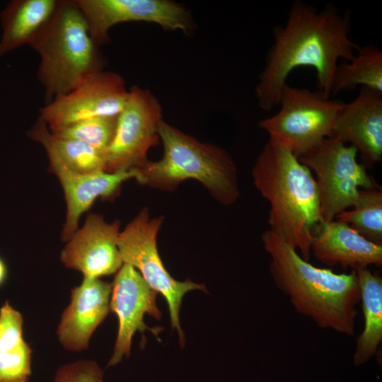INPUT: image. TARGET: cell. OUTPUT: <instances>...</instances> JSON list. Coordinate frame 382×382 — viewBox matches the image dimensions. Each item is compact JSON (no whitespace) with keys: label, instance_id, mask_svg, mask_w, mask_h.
<instances>
[{"label":"cell","instance_id":"1","mask_svg":"<svg viewBox=\"0 0 382 382\" xmlns=\"http://www.w3.org/2000/svg\"><path fill=\"white\" fill-rule=\"evenodd\" d=\"M351 13L331 4L318 10L296 0L282 25L273 29L274 42L255 86L257 104L269 111L279 104L290 73L300 66L313 67L318 91L330 98L333 75L340 59L350 61L359 46L349 36Z\"/></svg>","mask_w":382,"mask_h":382},{"label":"cell","instance_id":"2","mask_svg":"<svg viewBox=\"0 0 382 382\" xmlns=\"http://www.w3.org/2000/svg\"><path fill=\"white\" fill-rule=\"evenodd\" d=\"M270 257L269 271L274 284L297 313L320 328L352 336L360 289L355 271L335 273L306 261L278 235L266 230L261 236Z\"/></svg>","mask_w":382,"mask_h":382},{"label":"cell","instance_id":"3","mask_svg":"<svg viewBox=\"0 0 382 382\" xmlns=\"http://www.w3.org/2000/svg\"><path fill=\"white\" fill-rule=\"evenodd\" d=\"M254 186L270 204V230L308 261L313 233L323 221L311 170L289 151L267 141L252 168Z\"/></svg>","mask_w":382,"mask_h":382},{"label":"cell","instance_id":"4","mask_svg":"<svg viewBox=\"0 0 382 382\" xmlns=\"http://www.w3.org/2000/svg\"><path fill=\"white\" fill-rule=\"evenodd\" d=\"M158 134L163 154L156 161L147 160L137 169L139 183L165 190L194 179L201 183L219 203L231 205L239 196L238 171L224 149L202 142L161 120Z\"/></svg>","mask_w":382,"mask_h":382},{"label":"cell","instance_id":"5","mask_svg":"<svg viewBox=\"0 0 382 382\" xmlns=\"http://www.w3.org/2000/svg\"><path fill=\"white\" fill-rule=\"evenodd\" d=\"M29 45L40 57L37 76L46 103L69 93L105 66L74 0H59L52 19Z\"/></svg>","mask_w":382,"mask_h":382},{"label":"cell","instance_id":"6","mask_svg":"<svg viewBox=\"0 0 382 382\" xmlns=\"http://www.w3.org/2000/svg\"><path fill=\"white\" fill-rule=\"evenodd\" d=\"M344 103L330 100L320 91L285 83L279 111L258 122L268 141L297 158L330 137L335 120Z\"/></svg>","mask_w":382,"mask_h":382},{"label":"cell","instance_id":"7","mask_svg":"<svg viewBox=\"0 0 382 382\" xmlns=\"http://www.w3.org/2000/svg\"><path fill=\"white\" fill-rule=\"evenodd\" d=\"M357 154L354 146L328 137L298 157L316 175L323 221L353 207L361 189L379 186L358 163Z\"/></svg>","mask_w":382,"mask_h":382},{"label":"cell","instance_id":"8","mask_svg":"<svg viewBox=\"0 0 382 382\" xmlns=\"http://www.w3.org/2000/svg\"><path fill=\"white\" fill-rule=\"evenodd\" d=\"M163 221V216L150 219L148 209L144 208L120 233L117 245L123 263L138 270L146 282L164 296L172 328L178 330L183 342L184 333L179 317L183 297L192 290L207 291L204 284L174 279L165 268L156 245L157 234Z\"/></svg>","mask_w":382,"mask_h":382},{"label":"cell","instance_id":"9","mask_svg":"<svg viewBox=\"0 0 382 382\" xmlns=\"http://www.w3.org/2000/svg\"><path fill=\"white\" fill-rule=\"evenodd\" d=\"M161 120L162 108L154 95L148 89L132 86L105 153V171L113 173L143 166L149 150L161 141Z\"/></svg>","mask_w":382,"mask_h":382},{"label":"cell","instance_id":"10","mask_svg":"<svg viewBox=\"0 0 382 382\" xmlns=\"http://www.w3.org/2000/svg\"><path fill=\"white\" fill-rule=\"evenodd\" d=\"M87 23L90 35L100 47L110 42L109 30L125 22L156 23L190 35L197 25L188 8L170 0H74Z\"/></svg>","mask_w":382,"mask_h":382},{"label":"cell","instance_id":"11","mask_svg":"<svg viewBox=\"0 0 382 382\" xmlns=\"http://www.w3.org/2000/svg\"><path fill=\"white\" fill-rule=\"evenodd\" d=\"M128 91L122 76L102 70L69 93L46 103L40 109L39 117L53 130L88 118L118 116Z\"/></svg>","mask_w":382,"mask_h":382},{"label":"cell","instance_id":"12","mask_svg":"<svg viewBox=\"0 0 382 382\" xmlns=\"http://www.w3.org/2000/svg\"><path fill=\"white\" fill-rule=\"evenodd\" d=\"M110 311L119 321L114 352L108 366L120 363L125 356L130 354L132 339L137 331H153L144 322L146 313L159 319L157 307L158 292L153 289L134 267L123 263L111 284Z\"/></svg>","mask_w":382,"mask_h":382},{"label":"cell","instance_id":"13","mask_svg":"<svg viewBox=\"0 0 382 382\" xmlns=\"http://www.w3.org/2000/svg\"><path fill=\"white\" fill-rule=\"evenodd\" d=\"M120 224L108 223L98 214H89L81 228L67 241L60 260L86 278L117 272L123 265L118 249Z\"/></svg>","mask_w":382,"mask_h":382},{"label":"cell","instance_id":"14","mask_svg":"<svg viewBox=\"0 0 382 382\" xmlns=\"http://www.w3.org/2000/svg\"><path fill=\"white\" fill-rule=\"evenodd\" d=\"M330 138L349 143L359 152L366 168L382 158V93L361 87L357 98L343 103Z\"/></svg>","mask_w":382,"mask_h":382},{"label":"cell","instance_id":"15","mask_svg":"<svg viewBox=\"0 0 382 382\" xmlns=\"http://www.w3.org/2000/svg\"><path fill=\"white\" fill-rule=\"evenodd\" d=\"M112 285L100 278H86L71 290V301L62 314L57 335L69 351L88 348L97 327L110 311Z\"/></svg>","mask_w":382,"mask_h":382},{"label":"cell","instance_id":"16","mask_svg":"<svg viewBox=\"0 0 382 382\" xmlns=\"http://www.w3.org/2000/svg\"><path fill=\"white\" fill-rule=\"evenodd\" d=\"M50 168L59 178L66 202V215L61 238L67 242L79 229L81 215L88 210L98 197L115 195L123 182L136 178L137 169L113 173L99 171L80 174L67 169L52 152L46 151Z\"/></svg>","mask_w":382,"mask_h":382},{"label":"cell","instance_id":"17","mask_svg":"<svg viewBox=\"0 0 382 382\" xmlns=\"http://www.w3.org/2000/svg\"><path fill=\"white\" fill-rule=\"evenodd\" d=\"M320 262L353 270L381 267L382 245L374 243L338 220L323 221L313 234L311 253Z\"/></svg>","mask_w":382,"mask_h":382},{"label":"cell","instance_id":"18","mask_svg":"<svg viewBox=\"0 0 382 382\" xmlns=\"http://www.w3.org/2000/svg\"><path fill=\"white\" fill-rule=\"evenodd\" d=\"M59 0H12L0 13V58L30 45L52 19Z\"/></svg>","mask_w":382,"mask_h":382},{"label":"cell","instance_id":"19","mask_svg":"<svg viewBox=\"0 0 382 382\" xmlns=\"http://www.w3.org/2000/svg\"><path fill=\"white\" fill-rule=\"evenodd\" d=\"M354 271L359 284L364 316V330L356 340L354 353V362L359 366L376 353L382 340V279L368 267Z\"/></svg>","mask_w":382,"mask_h":382},{"label":"cell","instance_id":"20","mask_svg":"<svg viewBox=\"0 0 382 382\" xmlns=\"http://www.w3.org/2000/svg\"><path fill=\"white\" fill-rule=\"evenodd\" d=\"M28 137L53 153L69 170L80 174L105 171V155L91 145L76 139L54 137L40 117L27 132Z\"/></svg>","mask_w":382,"mask_h":382},{"label":"cell","instance_id":"21","mask_svg":"<svg viewBox=\"0 0 382 382\" xmlns=\"http://www.w3.org/2000/svg\"><path fill=\"white\" fill-rule=\"evenodd\" d=\"M349 62L342 61L333 75L331 95L365 87L382 93V52L376 45L359 47Z\"/></svg>","mask_w":382,"mask_h":382},{"label":"cell","instance_id":"22","mask_svg":"<svg viewBox=\"0 0 382 382\" xmlns=\"http://www.w3.org/2000/svg\"><path fill=\"white\" fill-rule=\"evenodd\" d=\"M352 208L337 214L336 220L347 224L368 241L382 245L381 187L361 189Z\"/></svg>","mask_w":382,"mask_h":382},{"label":"cell","instance_id":"23","mask_svg":"<svg viewBox=\"0 0 382 382\" xmlns=\"http://www.w3.org/2000/svg\"><path fill=\"white\" fill-rule=\"evenodd\" d=\"M117 118L118 116L92 117L50 131L57 138L87 143L105 156L115 133Z\"/></svg>","mask_w":382,"mask_h":382},{"label":"cell","instance_id":"24","mask_svg":"<svg viewBox=\"0 0 382 382\" xmlns=\"http://www.w3.org/2000/svg\"><path fill=\"white\" fill-rule=\"evenodd\" d=\"M32 352L25 341L11 351L0 352V382H28L31 375Z\"/></svg>","mask_w":382,"mask_h":382},{"label":"cell","instance_id":"25","mask_svg":"<svg viewBox=\"0 0 382 382\" xmlns=\"http://www.w3.org/2000/svg\"><path fill=\"white\" fill-rule=\"evenodd\" d=\"M22 314L6 301L0 308V352L11 351L22 345Z\"/></svg>","mask_w":382,"mask_h":382},{"label":"cell","instance_id":"26","mask_svg":"<svg viewBox=\"0 0 382 382\" xmlns=\"http://www.w3.org/2000/svg\"><path fill=\"white\" fill-rule=\"evenodd\" d=\"M53 382H103V371L96 361L80 360L59 368Z\"/></svg>","mask_w":382,"mask_h":382},{"label":"cell","instance_id":"27","mask_svg":"<svg viewBox=\"0 0 382 382\" xmlns=\"http://www.w3.org/2000/svg\"><path fill=\"white\" fill-rule=\"evenodd\" d=\"M8 275V268L4 260L0 257V287L4 284Z\"/></svg>","mask_w":382,"mask_h":382}]
</instances>
